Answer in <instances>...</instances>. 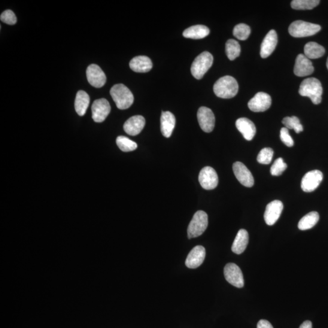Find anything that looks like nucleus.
Segmentation results:
<instances>
[{"instance_id": "1", "label": "nucleus", "mask_w": 328, "mask_h": 328, "mask_svg": "<svg viewBox=\"0 0 328 328\" xmlns=\"http://www.w3.org/2000/svg\"><path fill=\"white\" fill-rule=\"evenodd\" d=\"M214 91L215 95L220 98H233L238 92V82L232 76H224L215 82Z\"/></svg>"}, {"instance_id": "2", "label": "nucleus", "mask_w": 328, "mask_h": 328, "mask_svg": "<svg viewBox=\"0 0 328 328\" xmlns=\"http://www.w3.org/2000/svg\"><path fill=\"white\" fill-rule=\"evenodd\" d=\"M299 92L302 96L308 97L315 105L321 102L323 88L317 78L311 77L304 80L300 84Z\"/></svg>"}, {"instance_id": "3", "label": "nucleus", "mask_w": 328, "mask_h": 328, "mask_svg": "<svg viewBox=\"0 0 328 328\" xmlns=\"http://www.w3.org/2000/svg\"><path fill=\"white\" fill-rule=\"evenodd\" d=\"M110 94L118 109L129 108L134 102L132 91L123 84L114 85L110 90Z\"/></svg>"}, {"instance_id": "4", "label": "nucleus", "mask_w": 328, "mask_h": 328, "mask_svg": "<svg viewBox=\"0 0 328 328\" xmlns=\"http://www.w3.org/2000/svg\"><path fill=\"white\" fill-rule=\"evenodd\" d=\"M288 30L294 37L302 38L316 34L321 30V26L317 24L297 20L291 24Z\"/></svg>"}, {"instance_id": "5", "label": "nucleus", "mask_w": 328, "mask_h": 328, "mask_svg": "<svg viewBox=\"0 0 328 328\" xmlns=\"http://www.w3.org/2000/svg\"><path fill=\"white\" fill-rule=\"evenodd\" d=\"M214 62V57L208 51L203 52L193 61L191 67V74L197 80L201 79Z\"/></svg>"}, {"instance_id": "6", "label": "nucleus", "mask_w": 328, "mask_h": 328, "mask_svg": "<svg viewBox=\"0 0 328 328\" xmlns=\"http://www.w3.org/2000/svg\"><path fill=\"white\" fill-rule=\"evenodd\" d=\"M208 226V215L205 212L199 211L195 213L188 225V238H196L205 232Z\"/></svg>"}, {"instance_id": "7", "label": "nucleus", "mask_w": 328, "mask_h": 328, "mask_svg": "<svg viewBox=\"0 0 328 328\" xmlns=\"http://www.w3.org/2000/svg\"><path fill=\"white\" fill-rule=\"evenodd\" d=\"M225 278L233 286L241 288L244 286V281L241 269L234 263H228L224 269Z\"/></svg>"}, {"instance_id": "8", "label": "nucleus", "mask_w": 328, "mask_h": 328, "mask_svg": "<svg viewBox=\"0 0 328 328\" xmlns=\"http://www.w3.org/2000/svg\"><path fill=\"white\" fill-rule=\"evenodd\" d=\"M323 178V173L320 170H312L303 176L301 187L305 192H312L320 185Z\"/></svg>"}, {"instance_id": "9", "label": "nucleus", "mask_w": 328, "mask_h": 328, "mask_svg": "<svg viewBox=\"0 0 328 328\" xmlns=\"http://www.w3.org/2000/svg\"><path fill=\"white\" fill-rule=\"evenodd\" d=\"M199 182L206 190H213L217 187L218 176L215 170L211 167H206L199 173Z\"/></svg>"}, {"instance_id": "10", "label": "nucleus", "mask_w": 328, "mask_h": 328, "mask_svg": "<svg viewBox=\"0 0 328 328\" xmlns=\"http://www.w3.org/2000/svg\"><path fill=\"white\" fill-rule=\"evenodd\" d=\"M197 120L203 132L211 133L214 129L215 117L214 112L211 109L202 106L199 108L197 113Z\"/></svg>"}, {"instance_id": "11", "label": "nucleus", "mask_w": 328, "mask_h": 328, "mask_svg": "<svg viewBox=\"0 0 328 328\" xmlns=\"http://www.w3.org/2000/svg\"><path fill=\"white\" fill-rule=\"evenodd\" d=\"M92 117L97 123L102 122L106 119L111 111V106L105 99L96 100L92 105Z\"/></svg>"}, {"instance_id": "12", "label": "nucleus", "mask_w": 328, "mask_h": 328, "mask_svg": "<svg viewBox=\"0 0 328 328\" xmlns=\"http://www.w3.org/2000/svg\"><path fill=\"white\" fill-rule=\"evenodd\" d=\"M272 104V99L268 94L259 92L255 94L248 103V107L252 111L264 112Z\"/></svg>"}, {"instance_id": "13", "label": "nucleus", "mask_w": 328, "mask_h": 328, "mask_svg": "<svg viewBox=\"0 0 328 328\" xmlns=\"http://www.w3.org/2000/svg\"><path fill=\"white\" fill-rule=\"evenodd\" d=\"M233 171L236 179L242 185L246 187L253 186L254 184L253 176L244 163L240 162L234 163Z\"/></svg>"}, {"instance_id": "14", "label": "nucleus", "mask_w": 328, "mask_h": 328, "mask_svg": "<svg viewBox=\"0 0 328 328\" xmlns=\"http://www.w3.org/2000/svg\"><path fill=\"white\" fill-rule=\"evenodd\" d=\"M87 77L90 84L95 88H101L106 84V77L105 73L95 64H92L88 67Z\"/></svg>"}, {"instance_id": "15", "label": "nucleus", "mask_w": 328, "mask_h": 328, "mask_svg": "<svg viewBox=\"0 0 328 328\" xmlns=\"http://www.w3.org/2000/svg\"><path fill=\"white\" fill-rule=\"evenodd\" d=\"M282 209H283V204L280 200H275L268 203L264 215L266 223L269 226L274 224L280 217Z\"/></svg>"}, {"instance_id": "16", "label": "nucleus", "mask_w": 328, "mask_h": 328, "mask_svg": "<svg viewBox=\"0 0 328 328\" xmlns=\"http://www.w3.org/2000/svg\"><path fill=\"white\" fill-rule=\"evenodd\" d=\"M314 71L311 61L305 55L299 54L296 60L294 66V74L299 77H305L312 74Z\"/></svg>"}, {"instance_id": "17", "label": "nucleus", "mask_w": 328, "mask_h": 328, "mask_svg": "<svg viewBox=\"0 0 328 328\" xmlns=\"http://www.w3.org/2000/svg\"><path fill=\"white\" fill-rule=\"evenodd\" d=\"M206 257V249L203 246L194 247L188 255L185 265L190 269H196L203 263Z\"/></svg>"}, {"instance_id": "18", "label": "nucleus", "mask_w": 328, "mask_h": 328, "mask_svg": "<svg viewBox=\"0 0 328 328\" xmlns=\"http://www.w3.org/2000/svg\"><path fill=\"white\" fill-rule=\"evenodd\" d=\"M277 34L275 30H270L267 33L265 38H264L262 44H261L260 55L261 57L265 59L270 56L274 51L277 45Z\"/></svg>"}, {"instance_id": "19", "label": "nucleus", "mask_w": 328, "mask_h": 328, "mask_svg": "<svg viewBox=\"0 0 328 328\" xmlns=\"http://www.w3.org/2000/svg\"><path fill=\"white\" fill-rule=\"evenodd\" d=\"M145 125V118L142 115H135L128 119L124 125V129L128 135L136 136L144 129Z\"/></svg>"}, {"instance_id": "20", "label": "nucleus", "mask_w": 328, "mask_h": 328, "mask_svg": "<svg viewBox=\"0 0 328 328\" xmlns=\"http://www.w3.org/2000/svg\"><path fill=\"white\" fill-rule=\"evenodd\" d=\"M236 127L245 139L251 141L256 134V127L253 122L248 118L242 117L236 121Z\"/></svg>"}, {"instance_id": "21", "label": "nucleus", "mask_w": 328, "mask_h": 328, "mask_svg": "<svg viewBox=\"0 0 328 328\" xmlns=\"http://www.w3.org/2000/svg\"><path fill=\"white\" fill-rule=\"evenodd\" d=\"M176 124V118L171 112L162 111L160 117V130L162 135L169 138L171 136Z\"/></svg>"}, {"instance_id": "22", "label": "nucleus", "mask_w": 328, "mask_h": 328, "mask_svg": "<svg viewBox=\"0 0 328 328\" xmlns=\"http://www.w3.org/2000/svg\"><path fill=\"white\" fill-rule=\"evenodd\" d=\"M130 68L136 72H147L153 68V63L150 58L144 56H137L130 61Z\"/></svg>"}, {"instance_id": "23", "label": "nucleus", "mask_w": 328, "mask_h": 328, "mask_svg": "<svg viewBox=\"0 0 328 328\" xmlns=\"http://www.w3.org/2000/svg\"><path fill=\"white\" fill-rule=\"evenodd\" d=\"M249 242V234L247 230L238 231L232 246V251L236 254H241L245 250Z\"/></svg>"}, {"instance_id": "24", "label": "nucleus", "mask_w": 328, "mask_h": 328, "mask_svg": "<svg viewBox=\"0 0 328 328\" xmlns=\"http://www.w3.org/2000/svg\"><path fill=\"white\" fill-rule=\"evenodd\" d=\"M90 102V96L85 91H78L75 100V109L79 115L83 116L86 113Z\"/></svg>"}, {"instance_id": "25", "label": "nucleus", "mask_w": 328, "mask_h": 328, "mask_svg": "<svg viewBox=\"0 0 328 328\" xmlns=\"http://www.w3.org/2000/svg\"><path fill=\"white\" fill-rule=\"evenodd\" d=\"M210 30L203 25H195L188 27L183 32L185 38L191 39H201L209 35Z\"/></svg>"}, {"instance_id": "26", "label": "nucleus", "mask_w": 328, "mask_h": 328, "mask_svg": "<svg viewBox=\"0 0 328 328\" xmlns=\"http://www.w3.org/2000/svg\"><path fill=\"white\" fill-rule=\"evenodd\" d=\"M305 56L310 59H318L323 56L325 53L324 48L320 45L315 42H309L304 48Z\"/></svg>"}, {"instance_id": "27", "label": "nucleus", "mask_w": 328, "mask_h": 328, "mask_svg": "<svg viewBox=\"0 0 328 328\" xmlns=\"http://www.w3.org/2000/svg\"><path fill=\"white\" fill-rule=\"evenodd\" d=\"M319 214L317 212H311L306 215L299 221L298 227L301 230L311 229L315 226L319 220Z\"/></svg>"}, {"instance_id": "28", "label": "nucleus", "mask_w": 328, "mask_h": 328, "mask_svg": "<svg viewBox=\"0 0 328 328\" xmlns=\"http://www.w3.org/2000/svg\"><path fill=\"white\" fill-rule=\"evenodd\" d=\"M226 53L228 59L233 60L239 56L241 53V47L238 42L233 39H230L226 42Z\"/></svg>"}, {"instance_id": "29", "label": "nucleus", "mask_w": 328, "mask_h": 328, "mask_svg": "<svg viewBox=\"0 0 328 328\" xmlns=\"http://www.w3.org/2000/svg\"><path fill=\"white\" fill-rule=\"evenodd\" d=\"M319 0H293L291 7L296 10H311L320 3Z\"/></svg>"}, {"instance_id": "30", "label": "nucleus", "mask_w": 328, "mask_h": 328, "mask_svg": "<svg viewBox=\"0 0 328 328\" xmlns=\"http://www.w3.org/2000/svg\"><path fill=\"white\" fill-rule=\"evenodd\" d=\"M116 144L118 147L124 152H129L135 150L138 145L135 142L132 141L126 136H118L116 139Z\"/></svg>"}, {"instance_id": "31", "label": "nucleus", "mask_w": 328, "mask_h": 328, "mask_svg": "<svg viewBox=\"0 0 328 328\" xmlns=\"http://www.w3.org/2000/svg\"><path fill=\"white\" fill-rule=\"evenodd\" d=\"M282 124L286 129L294 130L296 133H300L303 131L302 125L300 124L299 118L296 116L285 117L282 119Z\"/></svg>"}, {"instance_id": "32", "label": "nucleus", "mask_w": 328, "mask_h": 328, "mask_svg": "<svg viewBox=\"0 0 328 328\" xmlns=\"http://www.w3.org/2000/svg\"><path fill=\"white\" fill-rule=\"evenodd\" d=\"M251 30L250 27L247 24L244 23H240L237 24L234 27L233 30V34L236 38L239 40H245L249 38V35L251 34Z\"/></svg>"}, {"instance_id": "33", "label": "nucleus", "mask_w": 328, "mask_h": 328, "mask_svg": "<svg viewBox=\"0 0 328 328\" xmlns=\"http://www.w3.org/2000/svg\"><path fill=\"white\" fill-rule=\"evenodd\" d=\"M273 151L270 148H264L261 150L257 156V161L260 163L269 164L272 162Z\"/></svg>"}, {"instance_id": "34", "label": "nucleus", "mask_w": 328, "mask_h": 328, "mask_svg": "<svg viewBox=\"0 0 328 328\" xmlns=\"http://www.w3.org/2000/svg\"><path fill=\"white\" fill-rule=\"evenodd\" d=\"M287 169V164L284 162L282 158L279 157L275 160L270 169V173L272 176H279Z\"/></svg>"}, {"instance_id": "35", "label": "nucleus", "mask_w": 328, "mask_h": 328, "mask_svg": "<svg viewBox=\"0 0 328 328\" xmlns=\"http://www.w3.org/2000/svg\"><path fill=\"white\" fill-rule=\"evenodd\" d=\"M0 19L3 22L9 24V25H14L17 23V17L14 12L11 10H6L3 12L1 14Z\"/></svg>"}, {"instance_id": "36", "label": "nucleus", "mask_w": 328, "mask_h": 328, "mask_svg": "<svg viewBox=\"0 0 328 328\" xmlns=\"http://www.w3.org/2000/svg\"><path fill=\"white\" fill-rule=\"evenodd\" d=\"M280 138L281 141L289 147H293L294 142L293 138L289 133V130L286 128H282L280 130Z\"/></svg>"}, {"instance_id": "37", "label": "nucleus", "mask_w": 328, "mask_h": 328, "mask_svg": "<svg viewBox=\"0 0 328 328\" xmlns=\"http://www.w3.org/2000/svg\"><path fill=\"white\" fill-rule=\"evenodd\" d=\"M257 328H273L271 323L266 320H261L258 321Z\"/></svg>"}, {"instance_id": "38", "label": "nucleus", "mask_w": 328, "mask_h": 328, "mask_svg": "<svg viewBox=\"0 0 328 328\" xmlns=\"http://www.w3.org/2000/svg\"><path fill=\"white\" fill-rule=\"evenodd\" d=\"M299 328H312V324L311 321L306 320L300 325Z\"/></svg>"}, {"instance_id": "39", "label": "nucleus", "mask_w": 328, "mask_h": 328, "mask_svg": "<svg viewBox=\"0 0 328 328\" xmlns=\"http://www.w3.org/2000/svg\"><path fill=\"white\" fill-rule=\"evenodd\" d=\"M326 66H327V68L328 69V58H327V59Z\"/></svg>"}]
</instances>
